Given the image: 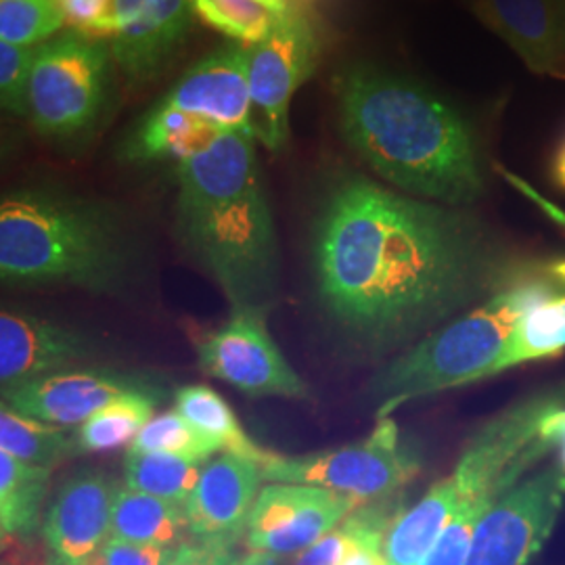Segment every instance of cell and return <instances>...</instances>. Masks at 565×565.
Returning a JSON list of instances; mask_svg holds the SVG:
<instances>
[{
    "instance_id": "obj_1",
    "label": "cell",
    "mask_w": 565,
    "mask_h": 565,
    "mask_svg": "<svg viewBox=\"0 0 565 565\" xmlns=\"http://www.w3.org/2000/svg\"><path fill=\"white\" fill-rule=\"evenodd\" d=\"M312 266L338 327L359 342L390 345L473 300L490 277L492 252L461 207L342 174L315 216Z\"/></svg>"
},
{
    "instance_id": "obj_2",
    "label": "cell",
    "mask_w": 565,
    "mask_h": 565,
    "mask_svg": "<svg viewBox=\"0 0 565 565\" xmlns=\"http://www.w3.org/2000/svg\"><path fill=\"white\" fill-rule=\"evenodd\" d=\"M343 141L404 195L465 207L484 193L469 121L422 82L375 63H350L333 81Z\"/></svg>"
},
{
    "instance_id": "obj_3",
    "label": "cell",
    "mask_w": 565,
    "mask_h": 565,
    "mask_svg": "<svg viewBox=\"0 0 565 565\" xmlns=\"http://www.w3.org/2000/svg\"><path fill=\"white\" fill-rule=\"evenodd\" d=\"M177 233L233 310L263 308L279 285V243L256 139L221 132L177 162Z\"/></svg>"
},
{
    "instance_id": "obj_4",
    "label": "cell",
    "mask_w": 565,
    "mask_h": 565,
    "mask_svg": "<svg viewBox=\"0 0 565 565\" xmlns=\"http://www.w3.org/2000/svg\"><path fill=\"white\" fill-rule=\"evenodd\" d=\"M135 263V239L116 205L53 186L0 193V282L118 294Z\"/></svg>"
},
{
    "instance_id": "obj_5",
    "label": "cell",
    "mask_w": 565,
    "mask_h": 565,
    "mask_svg": "<svg viewBox=\"0 0 565 565\" xmlns=\"http://www.w3.org/2000/svg\"><path fill=\"white\" fill-rule=\"evenodd\" d=\"M553 294L548 282L522 279L411 348L375 382L377 419L403 404L486 380L525 310Z\"/></svg>"
},
{
    "instance_id": "obj_6",
    "label": "cell",
    "mask_w": 565,
    "mask_h": 565,
    "mask_svg": "<svg viewBox=\"0 0 565 565\" xmlns=\"http://www.w3.org/2000/svg\"><path fill=\"white\" fill-rule=\"evenodd\" d=\"M116 67L111 46L103 39L67 30L42 42L28 72L25 118L46 141L81 145L102 124Z\"/></svg>"
},
{
    "instance_id": "obj_7",
    "label": "cell",
    "mask_w": 565,
    "mask_h": 565,
    "mask_svg": "<svg viewBox=\"0 0 565 565\" xmlns=\"http://www.w3.org/2000/svg\"><path fill=\"white\" fill-rule=\"evenodd\" d=\"M323 57L319 21L300 0L277 15L263 41L247 46V86L254 139L279 153L289 141V114L296 93Z\"/></svg>"
},
{
    "instance_id": "obj_8",
    "label": "cell",
    "mask_w": 565,
    "mask_h": 565,
    "mask_svg": "<svg viewBox=\"0 0 565 565\" xmlns=\"http://www.w3.org/2000/svg\"><path fill=\"white\" fill-rule=\"evenodd\" d=\"M417 459L401 446L392 417H380L373 434L359 445L303 457L275 452L263 465L264 482L319 486L363 505L392 497L417 476Z\"/></svg>"
},
{
    "instance_id": "obj_9",
    "label": "cell",
    "mask_w": 565,
    "mask_h": 565,
    "mask_svg": "<svg viewBox=\"0 0 565 565\" xmlns=\"http://www.w3.org/2000/svg\"><path fill=\"white\" fill-rule=\"evenodd\" d=\"M564 503L565 471L555 459L486 509L465 565H530L548 541Z\"/></svg>"
},
{
    "instance_id": "obj_10",
    "label": "cell",
    "mask_w": 565,
    "mask_h": 565,
    "mask_svg": "<svg viewBox=\"0 0 565 565\" xmlns=\"http://www.w3.org/2000/svg\"><path fill=\"white\" fill-rule=\"evenodd\" d=\"M198 356L210 377L233 385L247 396H308L302 377L285 361L273 340L263 308L233 310L223 327L203 333Z\"/></svg>"
},
{
    "instance_id": "obj_11",
    "label": "cell",
    "mask_w": 565,
    "mask_h": 565,
    "mask_svg": "<svg viewBox=\"0 0 565 565\" xmlns=\"http://www.w3.org/2000/svg\"><path fill=\"white\" fill-rule=\"evenodd\" d=\"M361 505L345 494L319 486L268 482L252 507L243 545L247 551L282 559L300 555Z\"/></svg>"
},
{
    "instance_id": "obj_12",
    "label": "cell",
    "mask_w": 565,
    "mask_h": 565,
    "mask_svg": "<svg viewBox=\"0 0 565 565\" xmlns=\"http://www.w3.org/2000/svg\"><path fill=\"white\" fill-rule=\"evenodd\" d=\"M158 103L195 120L212 124L224 132L254 137L247 86V46L224 42L191 65Z\"/></svg>"
},
{
    "instance_id": "obj_13",
    "label": "cell",
    "mask_w": 565,
    "mask_h": 565,
    "mask_svg": "<svg viewBox=\"0 0 565 565\" xmlns=\"http://www.w3.org/2000/svg\"><path fill=\"white\" fill-rule=\"evenodd\" d=\"M193 0H116L111 55L130 82L160 76L177 57L195 20Z\"/></svg>"
},
{
    "instance_id": "obj_14",
    "label": "cell",
    "mask_w": 565,
    "mask_h": 565,
    "mask_svg": "<svg viewBox=\"0 0 565 565\" xmlns=\"http://www.w3.org/2000/svg\"><path fill=\"white\" fill-rule=\"evenodd\" d=\"M116 494V484L97 471H82L61 486L42 525L49 565H86L109 541Z\"/></svg>"
},
{
    "instance_id": "obj_15",
    "label": "cell",
    "mask_w": 565,
    "mask_h": 565,
    "mask_svg": "<svg viewBox=\"0 0 565 565\" xmlns=\"http://www.w3.org/2000/svg\"><path fill=\"white\" fill-rule=\"evenodd\" d=\"M263 482V465L228 452L212 457L184 503L191 539L237 545Z\"/></svg>"
},
{
    "instance_id": "obj_16",
    "label": "cell",
    "mask_w": 565,
    "mask_h": 565,
    "mask_svg": "<svg viewBox=\"0 0 565 565\" xmlns=\"http://www.w3.org/2000/svg\"><path fill=\"white\" fill-rule=\"evenodd\" d=\"M539 76L565 81V0H463Z\"/></svg>"
},
{
    "instance_id": "obj_17",
    "label": "cell",
    "mask_w": 565,
    "mask_h": 565,
    "mask_svg": "<svg viewBox=\"0 0 565 565\" xmlns=\"http://www.w3.org/2000/svg\"><path fill=\"white\" fill-rule=\"evenodd\" d=\"M114 371H57L0 392V401L42 424L78 427L121 394L139 390Z\"/></svg>"
},
{
    "instance_id": "obj_18",
    "label": "cell",
    "mask_w": 565,
    "mask_h": 565,
    "mask_svg": "<svg viewBox=\"0 0 565 565\" xmlns=\"http://www.w3.org/2000/svg\"><path fill=\"white\" fill-rule=\"evenodd\" d=\"M90 356V343L72 327L0 310V392L65 371Z\"/></svg>"
},
{
    "instance_id": "obj_19",
    "label": "cell",
    "mask_w": 565,
    "mask_h": 565,
    "mask_svg": "<svg viewBox=\"0 0 565 565\" xmlns=\"http://www.w3.org/2000/svg\"><path fill=\"white\" fill-rule=\"evenodd\" d=\"M221 132L212 124L195 120L162 103H156L142 114L121 142L120 153L126 162L149 163L184 158L202 151Z\"/></svg>"
},
{
    "instance_id": "obj_20",
    "label": "cell",
    "mask_w": 565,
    "mask_h": 565,
    "mask_svg": "<svg viewBox=\"0 0 565 565\" xmlns=\"http://www.w3.org/2000/svg\"><path fill=\"white\" fill-rule=\"evenodd\" d=\"M452 486L443 478L417 505L398 513L384 536L385 565H419L457 513Z\"/></svg>"
},
{
    "instance_id": "obj_21",
    "label": "cell",
    "mask_w": 565,
    "mask_h": 565,
    "mask_svg": "<svg viewBox=\"0 0 565 565\" xmlns=\"http://www.w3.org/2000/svg\"><path fill=\"white\" fill-rule=\"evenodd\" d=\"M189 534L184 507L120 488L111 509V536L137 545L174 546Z\"/></svg>"
},
{
    "instance_id": "obj_22",
    "label": "cell",
    "mask_w": 565,
    "mask_h": 565,
    "mask_svg": "<svg viewBox=\"0 0 565 565\" xmlns=\"http://www.w3.org/2000/svg\"><path fill=\"white\" fill-rule=\"evenodd\" d=\"M174 404L177 413H181L189 424L202 431L223 452L245 457L260 465L275 455L264 450L263 446L256 445L245 434L235 411L216 390L200 384L184 385L177 392Z\"/></svg>"
},
{
    "instance_id": "obj_23",
    "label": "cell",
    "mask_w": 565,
    "mask_h": 565,
    "mask_svg": "<svg viewBox=\"0 0 565 565\" xmlns=\"http://www.w3.org/2000/svg\"><path fill=\"white\" fill-rule=\"evenodd\" d=\"M565 350V294H553L530 306L518 321L497 363L486 377L520 364L559 356Z\"/></svg>"
},
{
    "instance_id": "obj_24",
    "label": "cell",
    "mask_w": 565,
    "mask_h": 565,
    "mask_svg": "<svg viewBox=\"0 0 565 565\" xmlns=\"http://www.w3.org/2000/svg\"><path fill=\"white\" fill-rule=\"evenodd\" d=\"M153 413L156 398L147 392V387L121 394L72 431L76 455H103L132 445L145 424L156 417Z\"/></svg>"
},
{
    "instance_id": "obj_25",
    "label": "cell",
    "mask_w": 565,
    "mask_h": 565,
    "mask_svg": "<svg viewBox=\"0 0 565 565\" xmlns=\"http://www.w3.org/2000/svg\"><path fill=\"white\" fill-rule=\"evenodd\" d=\"M51 469L0 450V522L9 534L30 536L41 522Z\"/></svg>"
},
{
    "instance_id": "obj_26",
    "label": "cell",
    "mask_w": 565,
    "mask_h": 565,
    "mask_svg": "<svg viewBox=\"0 0 565 565\" xmlns=\"http://www.w3.org/2000/svg\"><path fill=\"white\" fill-rule=\"evenodd\" d=\"M205 463L177 455L126 450L124 486L184 507Z\"/></svg>"
},
{
    "instance_id": "obj_27",
    "label": "cell",
    "mask_w": 565,
    "mask_h": 565,
    "mask_svg": "<svg viewBox=\"0 0 565 565\" xmlns=\"http://www.w3.org/2000/svg\"><path fill=\"white\" fill-rule=\"evenodd\" d=\"M0 450L23 459L28 463L53 469L74 457L72 434L61 427L42 424L21 415L13 406L0 401Z\"/></svg>"
},
{
    "instance_id": "obj_28",
    "label": "cell",
    "mask_w": 565,
    "mask_h": 565,
    "mask_svg": "<svg viewBox=\"0 0 565 565\" xmlns=\"http://www.w3.org/2000/svg\"><path fill=\"white\" fill-rule=\"evenodd\" d=\"M130 452H162L195 461H210L221 448L189 424L181 413L170 411L149 419L128 446Z\"/></svg>"
},
{
    "instance_id": "obj_29",
    "label": "cell",
    "mask_w": 565,
    "mask_h": 565,
    "mask_svg": "<svg viewBox=\"0 0 565 565\" xmlns=\"http://www.w3.org/2000/svg\"><path fill=\"white\" fill-rule=\"evenodd\" d=\"M65 21L55 0H0V42L36 49L61 34Z\"/></svg>"
},
{
    "instance_id": "obj_30",
    "label": "cell",
    "mask_w": 565,
    "mask_h": 565,
    "mask_svg": "<svg viewBox=\"0 0 565 565\" xmlns=\"http://www.w3.org/2000/svg\"><path fill=\"white\" fill-rule=\"evenodd\" d=\"M195 13L228 41L252 46L263 41L277 20L256 0H193Z\"/></svg>"
},
{
    "instance_id": "obj_31",
    "label": "cell",
    "mask_w": 565,
    "mask_h": 565,
    "mask_svg": "<svg viewBox=\"0 0 565 565\" xmlns=\"http://www.w3.org/2000/svg\"><path fill=\"white\" fill-rule=\"evenodd\" d=\"M488 507L469 505L459 509L419 565H465L476 525L482 520Z\"/></svg>"
},
{
    "instance_id": "obj_32",
    "label": "cell",
    "mask_w": 565,
    "mask_h": 565,
    "mask_svg": "<svg viewBox=\"0 0 565 565\" xmlns=\"http://www.w3.org/2000/svg\"><path fill=\"white\" fill-rule=\"evenodd\" d=\"M34 49L0 42V114L25 118V84Z\"/></svg>"
},
{
    "instance_id": "obj_33",
    "label": "cell",
    "mask_w": 565,
    "mask_h": 565,
    "mask_svg": "<svg viewBox=\"0 0 565 565\" xmlns=\"http://www.w3.org/2000/svg\"><path fill=\"white\" fill-rule=\"evenodd\" d=\"M65 28L84 36L103 39L116 34V0H55Z\"/></svg>"
},
{
    "instance_id": "obj_34",
    "label": "cell",
    "mask_w": 565,
    "mask_h": 565,
    "mask_svg": "<svg viewBox=\"0 0 565 565\" xmlns=\"http://www.w3.org/2000/svg\"><path fill=\"white\" fill-rule=\"evenodd\" d=\"M177 546L137 545L109 539L86 565H168Z\"/></svg>"
},
{
    "instance_id": "obj_35",
    "label": "cell",
    "mask_w": 565,
    "mask_h": 565,
    "mask_svg": "<svg viewBox=\"0 0 565 565\" xmlns=\"http://www.w3.org/2000/svg\"><path fill=\"white\" fill-rule=\"evenodd\" d=\"M237 559L235 543L191 539L174 548L168 565H237Z\"/></svg>"
},
{
    "instance_id": "obj_36",
    "label": "cell",
    "mask_w": 565,
    "mask_h": 565,
    "mask_svg": "<svg viewBox=\"0 0 565 565\" xmlns=\"http://www.w3.org/2000/svg\"><path fill=\"white\" fill-rule=\"evenodd\" d=\"M497 172H499L515 191H520L530 202L534 203V205H539L553 223L559 224L565 231V210H562L557 203L546 200L545 195H541L530 182L524 181L522 177H518V174H513V172H509L503 166H497ZM553 275L565 285V263L555 264V266H553Z\"/></svg>"
},
{
    "instance_id": "obj_37",
    "label": "cell",
    "mask_w": 565,
    "mask_h": 565,
    "mask_svg": "<svg viewBox=\"0 0 565 565\" xmlns=\"http://www.w3.org/2000/svg\"><path fill=\"white\" fill-rule=\"evenodd\" d=\"M390 525L371 527L363 539L352 546L340 565H385L384 536Z\"/></svg>"
},
{
    "instance_id": "obj_38",
    "label": "cell",
    "mask_w": 565,
    "mask_h": 565,
    "mask_svg": "<svg viewBox=\"0 0 565 565\" xmlns=\"http://www.w3.org/2000/svg\"><path fill=\"white\" fill-rule=\"evenodd\" d=\"M539 434L546 438V443L555 450L559 463L565 471V404L546 413Z\"/></svg>"
},
{
    "instance_id": "obj_39",
    "label": "cell",
    "mask_w": 565,
    "mask_h": 565,
    "mask_svg": "<svg viewBox=\"0 0 565 565\" xmlns=\"http://www.w3.org/2000/svg\"><path fill=\"white\" fill-rule=\"evenodd\" d=\"M237 565H287L282 557H275L268 553H256V551H247L243 557L237 559Z\"/></svg>"
},
{
    "instance_id": "obj_40",
    "label": "cell",
    "mask_w": 565,
    "mask_h": 565,
    "mask_svg": "<svg viewBox=\"0 0 565 565\" xmlns=\"http://www.w3.org/2000/svg\"><path fill=\"white\" fill-rule=\"evenodd\" d=\"M553 179L562 189H565V139L557 147V153H555V160H553Z\"/></svg>"
},
{
    "instance_id": "obj_41",
    "label": "cell",
    "mask_w": 565,
    "mask_h": 565,
    "mask_svg": "<svg viewBox=\"0 0 565 565\" xmlns=\"http://www.w3.org/2000/svg\"><path fill=\"white\" fill-rule=\"evenodd\" d=\"M256 2H260L264 9H268L270 13H275V15H281L287 11V7L291 4V0H256Z\"/></svg>"
},
{
    "instance_id": "obj_42",
    "label": "cell",
    "mask_w": 565,
    "mask_h": 565,
    "mask_svg": "<svg viewBox=\"0 0 565 565\" xmlns=\"http://www.w3.org/2000/svg\"><path fill=\"white\" fill-rule=\"evenodd\" d=\"M11 151V141L0 132V160Z\"/></svg>"
},
{
    "instance_id": "obj_43",
    "label": "cell",
    "mask_w": 565,
    "mask_h": 565,
    "mask_svg": "<svg viewBox=\"0 0 565 565\" xmlns=\"http://www.w3.org/2000/svg\"><path fill=\"white\" fill-rule=\"evenodd\" d=\"M7 536H9V532H7V527L2 525V522H0V546H2V543L7 541Z\"/></svg>"
},
{
    "instance_id": "obj_44",
    "label": "cell",
    "mask_w": 565,
    "mask_h": 565,
    "mask_svg": "<svg viewBox=\"0 0 565 565\" xmlns=\"http://www.w3.org/2000/svg\"><path fill=\"white\" fill-rule=\"evenodd\" d=\"M300 2H312V0H300Z\"/></svg>"
}]
</instances>
